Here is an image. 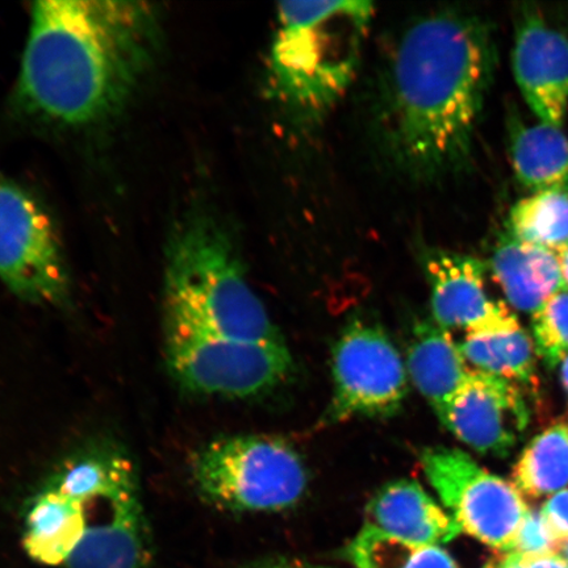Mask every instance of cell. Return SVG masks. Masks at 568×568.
Here are the masks:
<instances>
[{"instance_id": "cell-1", "label": "cell", "mask_w": 568, "mask_h": 568, "mask_svg": "<svg viewBox=\"0 0 568 568\" xmlns=\"http://www.w3.org/2000/svg\"><path fill=\"white\" fill-rule=\"evenodd\" d=\"M495 59L491 30L471 13L435 11L404 28L383 68L375 116L397 172L433 182L464 168Z\"/></svg>"}, {"instance_id": "cell-2", "label": "cell", "mask_w": 568, "mask_h": 568, "mask_svg": "<svg viewBox=\"0 0 568 568\" xmlns=\"http://www.w3.org/2000/svg\"><path fill=\"white\" fill-rule=\"evenodd\" d=\"M151 4L115 0H40L16 88L24 116L61 130L116 118L152 69L160 44Z\"/></svg>"}, {"instance_id": "cell-3", "label": "cell", "mask_w": 568, "mask_h": 568, "mask_svg": "<svg viewBox=\"0 0 568 568\" xmlns=\"http://www.w3.org/2000/svg\"><path fill=\"white\" fill-rule=\"evenodd\" d=\"M371 2H287L276 10L265 90L296 132L314 131L357 75Z\"/></svg>"}, {"instance_id": "cell-4", "label": "cell", "mask_w": 568, "mask_h": 568, "mask_svg": "<svg viewBox=\"0 0 568 568\" xmlns=\"http://www.w3.org/2000/svg\"><path fill=\"white\" fill-rule=\"evenodd\" d=\"M163 322L244 341H284L248 284L232 234L195 205L170 233L163 273Z\"/></svg>"}, {"instance_id": "cell-5", "label": "cell", "mask_w": 568, "mask_h": 568, "mask_svg": "<svg viewBox=\"0 0 568 568\" xmlns=\"http://www.w3.org/2000/svg\"><path fill=\"white\" fill-rule=\"evenodd\" d=\"M52 483L87 504V529L68 568H148L139 475L125 452L105 444L71 462Z\"/></svg>"}, {"instance_id": "cell-6", "label": "cell", "mask_w": 568, "mask_h": 568, "mask_svg": "<svg viewBox=\"0 0 568 568\" xmlns=\"http://www.w3.org/2000/svg\"><path fill=\"white\" fill-rule=\"evenodd\" d=\"M193 479L205 501L230 513H280L308 487L303 459L281 438L233 436L196 454Z\"/></svg>"}, {"instance_id": "cell-7", "label": "cell", "mask_w": 568, "mask_h": 568, "mask_svg": "<svg viewBox=\"0 0 568 568\" xmlns=\"http://www.w3.org/2000/svg\"><path fill=\"white\" fill-rule=\"evenodd\" d=\"M170 374L197 395L258 396L282 385L294 371L284 341H244L163 322Z\"/></svg>"}, {"instance_id": "cell-8", "label": "cell", "mask_w": 568, "mask_h": 568, "mask_svg": "<svg viewBox=\"0 0 568 568\" xmlns=\"http://www.w3.org/2000/svg\"><path fill=\"white\" fill-rule=\"evenodd\" d=\"M0 281L20 301L65 305L70 270L54 220L38 197L0 178Z\"/></svg>"}, {"instance_id": "cell-9", "label": "cell", "mask_w": 568, "mask_h": 568, "mask_svg": "<svg viewBox=\"0 0 568 568\" xmlns=\"http://www.w3.org/2000/svg\"><path fill=\"white\" fill-rule=\"evenodd\" d=\"M420 462L426 479L462 532L489 548L514 551L530 509L513 483L450 447H430Z\"/></svg>"}, {"instance_id": "cell-10", "label": "cell", "mask_w": 568, "mask_h": 568, "mask_svg": "<svg viewBox=\"0 0 568 568\" xmlns=\"http://www.w3.org/2000/svg\"><path fill=\"white\" fill-rule=\"evenodd\" d=\"M333 396L326 422L386 417L406 402V361L379 325L355 318L333 349Z\"/></svg>"}, {"instance_id": "cell-11", "label": "cell", "mask_w": 568, "mask_h": 568, "mask_svg": "<svg viewBox=\"0 0 568 568\" xmlns=\"http://www.w3.org/2000/svg\"><path fill=\"white\" fill-rule=\"evenodd\" d=\"M438 418L473 450L507 457L527 430L530 410L516 382L471 371Z\"/></svg>"}, {"instance_id": "cell-12", "label": "cell", "mask_w": 568, "mask_h": 568, "mask_svg": "<svg viewBox=\"0 0 568 568\" xmlns=\"http://www.w3.org/2000/svg\"><path fill=\"white\" fill-rule=\"evenodd\" d=\"M422 261L430 287L432 322L439 328L468 335L518 324L506 304L488 295L485 262L432 247L423 252Z\"/></svg>"}, {"instance_id": "cell-13", "label": "cell", "mask_w": 568, "mask_h": 568, "mask_svg": "<svg viewBox=\"0 0 568 568\" xmlns=\"http://www.w3.org/2000/svg\"><path fill=\"white\" fill-rule=\"evenodd\" d=\"M514 71L539 122L562 126L568 110V39L537 10L523 11L517 21Z\"/></svg>"}, {"instance_id": "cell-14", "label": "cell", "mask_w": 568, "mask_h": 568, "mask_svg": "<svg viewBox=\"0 0 568 568\" xmlns=\"http://www.w3.org/2000/svg\"><path fill=\"white\" fill-rule=\"evenodd\" d=\"M368 523L416 545L444 546L460 535L447 510L415 480L388 483L368 503Z\"/></svg>"}, {"instance_id": "cell-15", "label": "cell", "mask_w": 568, "mask_h": 568, "mask_svg": "<svg viewBox=\"0 0 568 568\" xmlns=\"http://www.w3.org/2000/svg\"><path fill=\"white\" fill-rule=\"evenodd\" d=\"M489 265L508 302L523 312L535 314L565 290L558 254L521 243L508 233L496 245Z\"/></svg>"}, {"instance_id": "cell-16", "label": "cell", "mask_w": 568, "mask_h": 568, "mask_svg": "<svg viewBox=\"0 0 568 568\" xmlns=\"http://www.w3.org/2000/svg\"><path fill=\"white\" fill-rule=\"evenodd\" d=\"M84 529L87 509L82 500L49 480L27 509L24 549L42 565H65L80 545Z\"/></svg>"}, {"instance_id": "cell-17", "label": "cell", "mask_w": 568, "mask_h": 568, "mask_svg": "<svg viewBox=\"0 0 568 568\" xmlns=\"http://www.w3.org/2000/svg\"><path fill=\"white\" fill-rule=\"evenodd\" d=\"M406 365L410 382L430 404L437 417L442 416L471 373L452 333L433 322H422L415 326Z\"/></svg>"}, {"instance_id": "cell-18", "label": "cell", "mask_w": 568, "mask_h": 568, "mask_svg": "<svg viewBox=\"0 0 568 568\" xmlns=\"http://www.w3.org/2000/svg\"><path fill=\"white\" fill-rule=\"evenodd\" d=\"M510 160L518 182L532 194L568 191V139L560 128L515 123Z\"/></svg>"}, {"instance_id": "cell-19", "label": "cell", "mask_w": 568, "mask_h": 568, "mask_svg": "<svg viewBox=\"0 0 568 568\" xmlns=\"http://www.w3.org/2000/svg\"><path fill=\"white\" fill-rule=\"evenodd\" d=\"M475 372L527 383L535 378V346L520 323L507 328L468 333L458 344Z\"/></svg>"}, {"instance_id": "cell-20", "label": "cell", "mask_w": 568, "mask_h": 568, "mask_svg": "<svg viewBox=\"0 0 568 568\" xmlns=\"http://www.w3.org/2000/svg\"><path fill=\"white\" fill-rule=\"evenodd\" d=\"M568 485V426L556 424L531 439L514 470V486L538 499Z\"/></svg>"}, {"instance_id": "cell-21", "label": "cell", "mask_w": 568, "mask_h": 568, "mask_svg": "<svg viewBox=\"0 0 568 568\" xmlns=\"http://www.w3.org/2000/svg\"><path fill=\"white\" fill-rule=\"evenodd\" d=\"M354 568H460L443 546L416 545L365 524L347 546Z\"/></svg>"}, {"instance_id": "cell-22", "label": "cell", "mask_w": 568, "mask_h": 568, "mask_svg": "<svg viewBox=\"0 0 568 568\" xmlns=\"http://www.w3.org/2000/svg\"><path fill=\"white\" fill-rule=\"evenodd\" d=\"M508 234L525 244L562 252L568 246V191L523 199L510 211Z\"/></svg>"}, {"instance_id": "cell-23", "label": "cell", "mask_w": 568, "mask_h": 568, "mask_svg": "<svg viewBox=\"0 0 568 568\" xmlns=\"http://www.w3.org/2000/svg\"><path fill=\"white\" fill-rule=\"evenodd\" d=\"M536 352L550 367L568 353V291L550 297L531 318Z\"/></svg>"}, {"instance_id": "cell-24", "label": "cell", "mask_w": 568, "mask_h": 568, "mask_svg": "<svg viewBox=\"0 0 568 568\" xmlns=\"http://www.w3.org/2000/svg\"><path fill=\"white\" fill-rule=\"evenodd\" d=\"M560 544L554 538L541 510H529L515 544L518 554H551L559 552Z\"/></svg>"}, {"instance_id": "cell-25", "label": "cell", "mask_w": 568, "mask_h": 568, "mask_svg": "<svg viewBox=\"0 0 568 568\" xmlns=\"http://www.w3.org/2000/svg\"><path fill=\"white\" fill-rule=\"evenodd\" d=\"M541 514L554 538L562 545L568 539V489L554 494L544 504Z\"/></svg>"}, {"instance_id": "cell-26", "label": "cell", "mask_w": 568, "mask_h": 568, "mask_svg": "<svg viewBox=\"0 0 568 568\" xmlns=\"http://www.w3.org/2000/svg\"><path fill=\"white\" fill-rule=\"evenodd\" d=\"M523 568H568L562 556L558 552L551 554H520Z\"/></svg>"}, {"instance_id": "cell-27", "label": "cell", "mask_w": 568, "mask_h": 568, "mask_svg": "<svg viewBox=\"0 0 568 568\" xmlns=\"http://www.w3.org/2000/svg\"><path fill=\"white\" fill-rule=\"evenodd\" d=\"M245 568H329L325 566L308 562V560L300 558H273L262 560V562L253 564Z\"/></svg>"}, {"instance_id": "cell-28", "label": "cell", "mask_w": 568, "mask_h": 568, "mask_svg": "<svg viewBox=\"0 0 568 568\" xmlns=\"http://www.w3.org/2000/svg\"><path fill=\"white\" fill-rule=\"evenodd\" d=\"M560 262V270H562L564 287L568 291V246L558 254Z\"/></svg>"}, {"instance_id": "cell-29", "label": "cell", "mask_w": 568, "mask_h": 568, "mask_svg": "<svg viewBox=\"0 0 568 568\" xmlns=\"http://www.w3.org/2000/svg\"><path fill=\"white\" fill-rule=\"evenodd\" d=\"M560 364V378H562L564 386L568 393V353L565 355Z\"/></svg>"}, {"instance_id": "cell-30", "label": "cell", "mask_w": 568, "mask_h": 568, "mask_svg": "<svg viewBox=\"0 0 568 568\" xmlns=\"http://www.w3.org/2000/svg\"><path fill=\"white\" fill-rule=\"evenodd\" d=\"M559 556H562L566 560V562L568 564V539H566V541L560 545V549H559Z\"/></svg>"}]
</instances>
